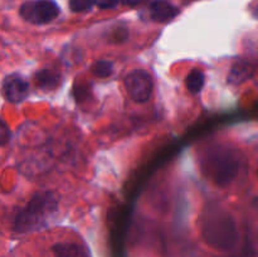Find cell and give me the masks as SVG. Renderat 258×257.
I'll return each mask as SVG.
<instances>
[{
  "instance_id": "1",
  "label": "cell",
  "mask_w": 258,
  "mask_h": 257,
  "mask_svg": "<svg viewBox=\"0 0 258 257\" xmlns=\"http://www.w3.org/2000/svg\"><path fill=\"white\" fill-rule=\"evenodd\" d=\"M58 211V201L52 191H39L30 198L17 216L14 217L13 228L19 233L40 229L47 226L55 212Z\"/></svg>"
},
{
  "instance_id": "2",
  "label": "cell",
  "mask_w": 258,
  "mask_h": 257,
  "mask_svg": "<svg viewBox=\"0 0 258 257\" xmlns=\"http://www.w3.org/2000/svg\"><path fill=\"white\" fill-rule=\"evenodd\" d=\"M207 163L212 179L219 185H226L233 180L238 171V161L228 149H218L216 154H212L207 159Z\"/></svg>"
},
{
  "instance_id": "3",
  "label": "cell",
  "mask_w": 258,
  "mask_h": 257,
  "mask_svg": "<svg viewBox=\"0 0 258 257\" xmlns=\"http://www.w3.org/2000/svg\"><path fill=\"white\" fill-rule=\"evenodd\" d=\"M19 13L25 22L43 25L54 20L60 9L54 0H30L20 7Z\"/></svg>"
},
{
  "instance_id": "4",
  "label": "cell",
  "mask_w": 258,
  "mask_h": 257,
  "mask_svg": "<svg viewBox=\"0 0 258 257\" xmlns=\"http://www.w3.org/2000/svg\"><path fill=\"white\" fill-rule=\"evenodd\" d=\"M125 87L128 96L136 102H148L153 95L154 81L150 73L143 68L131 71L125 77Z\"/></svg>"
},
{
  "instance_id": "5",
  "label": "cell",
  "mask_w": 258,
  "mask_h": 257,
  "mask_svg": "<svg viewBox=\"0 0 258 257\" xmlns=\"http://www.w3.org/2000/svg\"><path fill=\"white\" fill-rule=\"evenodd\" d=\"M3 95L9 102H22L29 95V83L17 73L8 75L3 81Z\"/></svg>"
},
{
  "instance_id": "6",
  "label": "cell",
  "mask_w": 258,
  "mask_h": 257,
  "mask_svg": "<svg viewBox=\"0 0 258 257\" xmlns=\"http://www.w3.org/2000/svg\"><path fill=\"white\" fill-rule=\"evenodd\" d=\"M179 14V9L166 0H154L150 5L151 19L158 23H165L174 19Z\"/></svg>"
},
{
  "instance_id": "7",
  "label": "cell",
  "mask_w": 258,
  "mask_h": 257,
  "mask_svg": "<svg viewBox=\"0 0 258 257\" xmlns=\"http://www.w3.org/2000/svg\"><path fill=\"white\" fill-rule=\"evenodd\" d=\"M55 257H87L85 249L73 242H59L53 247Z\"/></svg>"
},
{
  "instance_id": "8",
  "label": "cell",
  "mask_w": 258,
  "mask_h": 257,
  "mask_svg": "<svg viewBox=\"0 0 258 257\" xmlns=\"http://www.w3.org/2000/svg\"><path fill=\"white\" fill-rule=\"evenodd\" d=\"M185 83L188 90L193 95H197V93H199L203 90L204 83H206V76H204V73L199 68H194V70L189 72Z\"/></svg>"
},
{
  "instance_id": "9",
  "label": "cell",
  "mask_w": 258,
  "mask_h": 257,
  "mask_svg": "<svg viewBox=\"0 0 258 257\" xmlns=\"http://www.w3.org/2000/svg\"><path fill=\"white\" fill-rule=\"evenodd\" d=\"M37 82L45 88L55 87L59 82V75L52 70H40L37 73Z\"/></svg>"
},
{
  "instance_id": "10",
  "label": "cell",
  "mask_w": 258,
  "mask_h": 257,
  "mask_svg": "<svg viewBox=\"0 0 258 257\" xmlns=\"http://www.w3.org/2000/svg\"><path fill=\"white\" fill-rule=\"evenodd\" d=\"M248 76V67H247L244 63H238V65L233 66V68L231 70V75H229L228 81L229 83H233V85H238L242 81L244 80V77Z\"/></svg>"
},
{
  "instance_id": "11",
  "label": "cell",
  "mask_w": 258,
  "mask_h": 257,
  "mask_svg": "<svg viewBox=\"0 0 258 257\" xmlns=\"http://www.w3.org/2000/svg\"><path fill=\"white\" fill-rule=\"evenodd\" d=\"M113 67H112V63L108 62V60H98V62L95 63V66L92 67V72L93 75H96L97 77H108V76L112 73Z\"/></svg>"
},
{
  "instance_id": "12",
  "label": "cell",
  "mask_w": 258,
  "mask_h": 257,
  "mask_svg": "<svg viewBox=\"0 0 258 257\" xmlns=\"http://www.w3.org/2000/svg\"><path fill=\"white\" fill-rule=\"evenodd\" d=\"M93 5H96L95 0H70L71 10L75 13L87 12L92 9Z\"/></svg>"
},
{
  "instance_id": "13",
  "label": "cell",
  "mask_w": 258,
  "mask_h": 257,
  "mask_svg": "<svg viewBox=\"0 0 258 257\" xmlns=\"http://www.w3.org/2000/svg\"><path fill=\"white\" fill-rule=\"evenodd\" d=\"M95 3L101 9H112V8L117 7L120 0H95Z\"/></svg>"
},
{
  "instance_id": "14",
  "label": "cell",
  "mask_w": 258,
  "mask_h": 257,
  "mask_svg": "<svg viewBox=\"0 0 258 257\" xmlns=\"http://www.w3.org/2000/svg\"><path fill=\"white\" fill-rule=\"evenodd\" d=\"M122 4L125 5H128V7H135V5L140 4V3H143L144 0H120Z\"/></svg>"
}]
</instances>
